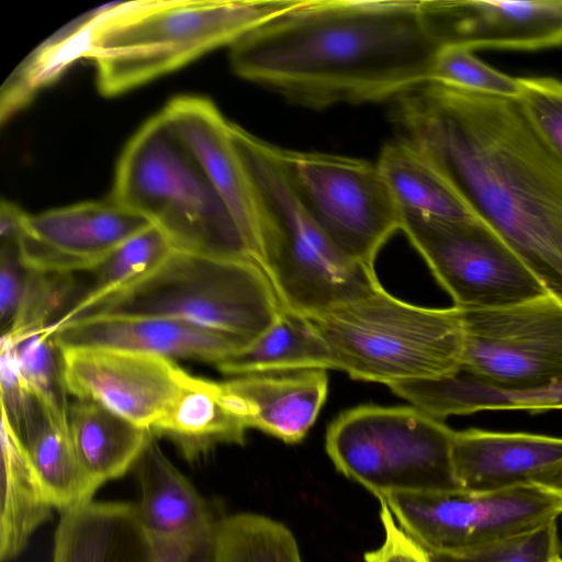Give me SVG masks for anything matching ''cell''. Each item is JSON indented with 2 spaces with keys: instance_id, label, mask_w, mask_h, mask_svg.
<instances>
[{
  "instance_id": "obj_1",
  "label": "cell",
  "mask_w": 562,
  "mask_h": 562,
  "mask_svg": "<svg viewBox=\"0 0 562 562\" xmlns=\"http://www.w3.org/2000/svg\"><path fill=\"white\" fill-rule=\"evenodd\" d=\"M391 120L562 303V164L517 101L427 82L392 102Z\"/></svg>"
},
{
  "instance_id": "obj_2",
  "label": "cell",
  "mask_w": 562,
  "mask_h": 562,
  "mask_svg": "<svg viewBox=\"0 0 562 562\" xmlns=\"http://www.w3.org/2000/svg\"><path fill=\"white\" fill-rule=\"evenodd\" d=\"M428 0H293L229 46L233 71L311 110L394 102L441 48Z\"/></svg>"
},
{
  "instance_id": "obj_3",
  "label": "cell",
  "mask_w": 562,
  "mask_h": 562,
  "mask_svg": "<svg viewBox=\"0 0 562 562\" xmlns=\"http://www.w3.org/2000/svg\"><path fill=\"white\" fill-rule=\"evenodd\" d=\"M231 136L260 217V268L282 306L311 317L381 286L374 269L346 255L294 188L274 146L231 122Z\"/></svg>"
},
{
  "instance_id": "obj_4",
  "label": "cell",
  "mask_w": 562,
  "mask_h": 562,
  "mask_svg": "<svg viewBox=\"0 0 562 562\" xmlns=\"http://www.w3.org/2000/svg\"><path fill=\"white\" fill-rule=\"evenodd\" d=\"M293 0L112 2L92 22L83 58L99 91L117 95L217 47L232 46Z\"/></svg>"
},
{
  "instance_id": "obj_5",
  "label": "cell",
  "mask_w": 562,
  "mask_h": 562,
  "mask_svg": "<svg viewBox=\"0 0 562 562\" xmlns=\"http://www.w3.org/2000/svg\"><path fill=\"white\" fill-rule=\"evenodd\" d=\"M111 199L157 226L173 249L259 266L233 214L161 112L126 145Z\"/></svg>"
},
{
  "instance_id": "obj_6",
  "label": "cell",
  "mask_w": 562,
  "mask_h": 562,
  "mask_svg": "<svg viewBox=\"0 0 562 562\" xmlns=\"http://www.w3.org/2000/svg\"><path fill=\"white\" fill-rule=\"evenodd\" d=\"M308 318L328 347L335 370L351 379L390 386L461 370L463 317L459 307L414 305L381 285Z\"/></svg>"
},
{
  "instance_id": "obj_7",
  "label": "cell",
  "mask_w": 562,
  "mask_h": 562,
  "mask_svg": "<svg viewBox=\"0 0 562 562\" xmlns=\"http://www.w3.org/2000/svg\"><path fill=\"white\" fill-rule=\"evenodd\" d=\"M280 307L273 286L256 263L173 249L148 277L63 325L103 316L177 318L250 345L274 322Z\"/></svg>"
},
{
  "instance_id": "obj_8",
  "label": "cell",
  "mask_w": 562,
  "mask_h": 562,
  "mask_svg": "<svg viewBox=\"0 0 562 562\" xmlns=\"http://www.w3.org/2000/svg\"><path fill=\"white\" fill-rule=\"evenodd\" d=\"M454 430L414 406L361 405L329 425L325 447L336 469L376 498L459 488Z\"/></svg>"
},
{
  "instance_id": "obj_9",
  "label": "cell",
  "mask_w": 562,
  "mask_h": 562,
  "mask_svg": "<svg viewBox=\"0 0 562 562\" xmlns=\"http://www.w3.org/2000/svg\"><path fill=\"white\" fill-rule=\"evenodd\" d=\"M380 502L432 558L457 555L562 516V497L535 483L496 491L395 493Z\"/></svg>"
},
{
  "instance_id": "obj_10",
  "label": "cell",
  "mask_w": 562,
  "mask_h": 562,
  "mask_svg": "<svg viewBox=\"0 0 562 562\" xmlns=\"http://www.w3.org/2000/svg\"><path fill=\"white\" fill-rule=\"evenodd\" d=\"M281 151L294 188L321 227L346 255L374 269L379 251L402 227L401 211L376 162Z\"/></svg>"
},
{
  "instance_id": "obj_11",
  "label": "cell",
  "mask_w": 562,
  "mask_h": 562,
  "mask_svg": "<svg viewBox=\"0 0 562 562\" xmlns=\"http://www.w3.org/2000/svg\"><path fill=\"white\" fill-rule=\"evenodd\" d=\"M401 231L456 307H501L547 293L512 247L482 220L402 216Z\"/></svg>"
},
{
  "instance_id": "obj_12",
  "label": "cell",
  "mask_w": 562,
  "mask_h": 562,
  "mask_svg": "<svg viewBox=\"0 0 562 562\" xmlns=\"http://www.w3.org/2000/svg\"><path fill=\"white\" fill-rule=\"evenodd\" d=\"M461 311V371L512 389L562 379V303L555 297L546 293L513 305Z\"/></svg>"
},
{
  "instance_id": "obj_13",
  "label": "cell",
  "mask_w": 562,
  "mask_h": 562,
  "mask_svg": "<svg viewBox=\"0 0 562 562\" xmlns=\"http://www.w3.org/2000/svg\"><path fill=\"white\" fill-rule=\"evenodd\" d=\"M61 358L68 394L149 430L175 396L183 372L173 360L112 349H61Z\"/></svg>"
},
{
  "instance_id": "obj_14",
  "label": "cell",
  "mask_w": 562,
  "mask_h": 562,
  "mask_svg": "<svg viewBox=\"0 0 562 562\" xmlns=\"http://www.w3.org/2000/svg\"><path fill=\"white\" fill-rule=\"evenodd\" d=\"M150 225L112 199L82 202L29 214L18 249L32 270L92 271L116 247Z\"/></svg>"
},
{
  "instance_id": "obj_15",
  "label": "cell",
  "mask_w": 562,
  "mask_h": 562,
  "mask_svg": "<svg viewBox=\"0 0 562 562\" xmlns=\"http://www.w3.org/2000/svg\"><path fill=\"white\" fill-rule=\"evenodd\" d=\"M140 498L138 520L156 562H192L211 552L218 519L191 482L151 437L135 467Z\"/></svg>"
},
{
  "instance_id": "obj_16",
  "label": "cell",
  "mask_w": 562,
  "mask_h": 562,
  "mask_svg": "<svg viewBox=\"0 0 562 562\" xmlns=\"http://www.w3.org/2000/svg\"><path fill=\"white\" fill-rule=\"evenodd\" d=\"M441 46L535 50L562 45V0H428Z\"/></svg>"
},
{
  "instance_id": "obj_17",
  "label": "cell",
  "mask_w": 562,
  "mask_h": 562,
  "mask_svg": "<svg viewBox=\"0 0 562 562\" xmlns=\"http://www.w3.org/2000/svg\"><path fill=\"white\" fill-rule=\"evenodd\" d=\"M53 335L60 349H112L214 366L249 346L233 335L182 319L150 316L85 318L53 329Z\"/></svg>"
},
{
  "instance_id": "obj_18",
  "label": "cell",
  "mask_w": 562,
  "mask_h": 562,
  "mask_svg": "<svg viewBox=\"0 0 562 562\" xmlns=\"http://www.w3.org/2000/svg\"><path fill=\"white\" fill-rule=\"evenodd\" d=\"M160 112L233 214L260 267L259 210L231 122L211 100L196 95L177 97Z\"/></svg>"
},
{
  "instance_id": "obj_19",
  "label": "cell",
  "mask_w": 562,
  "mask_h": 562,
  "mask_svg": "<svg viewBox=\"0 0 562 562\" xmlns=\"http://www.w3.org/2000/svg\"><path fill=\"white\" fill-rule=\"evenodd\" d=\"M451 460L459 488L496 491L526 483L562 461V438L483 429L454 431Z\"/></svg>"
},
{
  "instance_id": "obj_20",
  "label": "cell",
  "mask_w": 562,
  "mask_h": 562,
  "mask_svg": "<svg viewBox=\"0 0 562 562\" xmlns=\"http://www.w3.org/2000/svg\"><path fill=\"white\" fill-rule=\"evenodd\" d=\"M327 370L256 373L222 382L248 428L286 443L302 441L328 393Z\"/></svg>"
},
{
  "instance_id": "obj_21",
  "label": "cell",
  "mask_w": 562,
  "mask_h": 562,
  "mask_svg": "<svg viewBox=\"0 0 562 562\" xmlns=\"http://www.w3.org/2000/svg\"><path fill=\"white\" fill-rule=\"evenodd\" d=\"M52 562H156L128 502H94L61 513Z\"/></svg>"
},
{
  "instance_id": "obj_22",
  "label": "cell",
  "mask_w": 562,
  "mask_h": 562,
  "mask_svg": "<svg viewBox=\"0 0 562 562\" xmlns=\"http://www.w3.org/2000/svg\"><path fill=\"white\" fill-rule=\"evenodd\" d=\"M247 429L222 382L183 370L175 396L150 431L169 439L183 458L193 462L218 445H243Z\"/></svg>"
},
{
  "instance_id": "obj_23",
  "label": "cell",
  "mask_w": 562,
  "mask_h": 562,
  "mask_svg": "<svg viewBox=\"0 0 562 562\" xmlns=\"http://www.w3.org/2000/svg\"><path fill=\"white\" fill-rule=\"evenodd\" d=\"M389 387L412 406L441 420L451 415L486 411H522L530 414L562 411V379L512 389L485 383L460 370L452 375L412 380Z\"/></svg>"
},
{
  "instance_id": "obj_24",
  "label": "cell",
  "mask_w": 562,
  "mask_h": 562,
  "mask_svg": "<svg viewBox=\"0 0 562 562\" xmlns=\"http://www.w3.org/2000/svg\"><path fill=\"white\" fill-rule=\"evenodd\" d=\"M375 162L402 216L481 220L443 171L409 143L401 138L385 143Z\"/></svg>"
},
{
  "instance_id": "obj_25",
  "label": "cell",
  "mask_w": 562,
  "mask_h": 562,
  "mask_svg": "<svg viewBox=\"0 0 562 562\" xmlns=\"http://www.w3.org/2000/svg\"><path fill=\"white\" fill-rule=\"evenodd\" d=\"M68 427L82 468L100 486L133 469L154 436L149 429L85 400L70 403Z\"/></svg>"
},
{
  "instance_id": "obj_26",
  "label": "cell",
  "mask_w": 562,
  "mask_h": 562,
  "mask_svg": "<svg viewBox=\"0 0 562 562\" xmlns=\"http://www.w3.org/2000/svg\"><path fill=\"white\" fill-rule=\"evenodd\" d=\"M1 459L0 559L7 562L24 550L55 508L22 439L2 415Z\"/></svg>"
},
{
  "instance_id": "obj_27",
  "label": "cell",
  "mask_w": 562,
  "mask_h": 562,
  "mask_svg": "<svg viewBox=\"0 0 562 562\" xmlns=\"http://www.w3.org/2000/svg\"><path fill=\"white\" fill-rule=\"evenodd\" d=\"M215 367L224 374L240 376L308 369L335 370V362L311 319L281 305L267 330Z\"/></svg>"
},
{
  "instance_id": "obj_28",
  "label": "cell",
  "mask_w": 562,
  "mask_h": 562,
  "mask_svg": "<svg viewBox=\"0 0 562 562\" xmlns=\"http://www.w3.org/2000/svg\"><path fill=\"white\" fill-rule=\"evenodd\" d=\"M20 438L55 509L64 513L93 501L100 485L82 468L69 427L41 403Z\"/></svg>"
},
{
  "instance_id": "obj_29",
  "label": "cell",
  "mask_w": 562,
  "mask_h": 562,
  "mask_svg": "<svg viewBox=\"0 0 562 562\" xmlns=\"http://www.w3.org/2000/svg\"><path fill=\"white\" fill-rule=\"evenodd\" d=\"M173 247L155 225L135 234L116 247L97 268L79 300L52 327L69 322L95 302L142 281L171 254Z\"/></svg>"
},
{
  "instance_id": "obj_30",
  "label": "cell",
  "mask_w": 562,
  "mask_h": 562,
  "mask_svg": "<svg viewBox=\"0 0 562 562\" xmlns=\"http://www.w3.org/2000/svg\"><path fill=\"white\" fill-rule=\"evenodd\" d=\"M209 562H303L297 542L282 522L255 513L221 517Z\"/></svg>"
},
{
  "instance_id": "obj_31",
  "label": "cell",
  "mask_w": 562,
  "mask_h": 562,
  "mask_svg": "<svg viewBox=\"0 0 562 562\" xmlns=\"http://www.w3.org/2000/svg\"><path fill=\"white\" fill-rule=\"evenodd\" d=\"M7 340V339H2ZM11 344L20 372L37 401L68 427L70 403L66 389L61 349L50 327L27 334Z\"/></svg>"
},
{
  "instance_id": "obj_32",
  "label": "cell",
  "mask_w": 562,
  "mask_h": 562,
  "mask_svg": "<svg viewBox=\"0 0 562 562\" xmlns=\"http://www.w3.org/2000/svg\"><path fill=\"white\" fill-rule=\"evenodd\" d=\"M83 290L74 274L29 269L19 311L1 339L15 341L27 334L52 328L79 300Z\"/></svg>"
},
{
  "instance_id": "obj_33",
  "label": "cell",
  "mask_w": 562,
  "mask_h": 562,
  "mask_svg": "<svg viewBox=\"0 0 562 562\" xmlns=\"http://www.w3.org/2000/svg\"><path fill=\"white\" fill-rule=\"evenodd\" d=\"M472 52L456 45L442 46L432 60L429 82L516 100L520 93L519 78L488 66Z\"/></svg>"
},
{
  "instance_id": "obj_34",
  "label": "cell",
  "mask_w": 562,
  "mask_h": 562,
  "mask_svg": "<svg viewBox=\"0 0 562 562\" xmlns=\"http://www.w3.org/2000/svg\"><path fill=\"white\" fill-rule=\"evenodd\" d=\"M516 99L527 123L562 164V81L549 77L519 78Z\"/></svg>"
},
{
  "instance_id": "obj_35",
  "label": "cell",
  "mask_w": 562,
  "mask_h": 562,
  "mask_svg": "<svg viewBox=\"0 0 562 562\" xmlns=\"http://www.w3.org/2000/svg\"><path fill=\"white\" fill-rule=\"evenodd\" d=\"M557 520L530 531L506 538L435 562H550L561 553Z\"/></svg>"
},
{
  "instance_id": "obj_36",
  "label": "cell",
  "mask_w": 562,
  "mask_h": 562,
  "mask_svg": "<svg viewBox=\"0 0 562 562\" xmlns=\"http://www.w3.org/2000/svg\"><path fill=\"white\" fill-rule=\"evenodd\" d=\"M1 415L21 437L40 402L26 385L10 342L1 339L0 355Z\"/></svg>"
},
{
  "instance_id": "obj_37",
  "label": "cell",
  "mask_w": 562,
  "mask_h": 562,
  "mask_svg": "<svg viewBox=\"0 0 562 562\" xmlns=\"http://www.w3.org/2000/svg\"><path fill=\"white\" fill-rule=\"evenodd\" d=\"M29 277L18 246L0 248V327L1 335L12 326L22 302Z\"/></svg>"
},
{
  "instance_id": "obj_38",
  "label": "cell",
  "mask_w": 562,
  "mask_h": 562,
  "mask_svg": "<svg viewBox=\"0 0 562 562\" xmlns=\"http://www.w3.org/2000/svg\"><path fill=\"white\" fill-rule=\"evenodd\" d=\"M380 519L384 528V542L364 554L366 562H435L429 553L413 540L398 525L387 505L380 502Z\"/></svg>"
},
{
  "instance_id": "obj_39",
  "label": "cell",
  "mask_w": 562,
  "mask_h": 562,
  "mask_svg": "<svg viewBox=\"0 0 562 562\" xmlns=\"http://www.w3.org/2000/svg\"><path fill=\"white\" fill-rule=\"evenodd\" d=\"M27 215L29 214L16 204L2 200L0 207L1 246H18Z\"/></svg>"
},
{
  "instance_id": "obj_40",
  "label": "cell",
  "mask_w": 562,
  "mask_h": 562,
  "mask_svg": "<svg viewBox=\"0 0 562 562\" xmlns=\"http://www.w3.org/2000/svg\"><path fill=\"white\" fill-rule=\"evenodd\" d=\"M532 483L562 497V461L538 476Z\"/></svg>"
},
{
  "instance_id": "obj_41",
  "label": "cell",
  "mask_w": 562,
  "mask_h": 562,
  "mask_svg": "<svg viewBox=\"0 0 562 562\" xmlns=\"http://www.w3.org/2000/svg\"><path fill=\"white\" fill-rule=\"evenodd\" d=\"M550 562H562V557H561V554H560V555H557L555 558H553Z\"/></svg>"
},
{
  "instance_id": "obj_42",
  "label": "cell",
  "mask_w": 562,
  "mask_h": 562,
  "mask_svg": "<svg viewBox=\"0 0 562 562\" xmlns=\"http://www.w3.org/2000/svg\"><path fill=\"white\" fill-rule=\"evenodd\" d=\"M562 517V516H561Z\"/></svg>"
}]
</instances>
